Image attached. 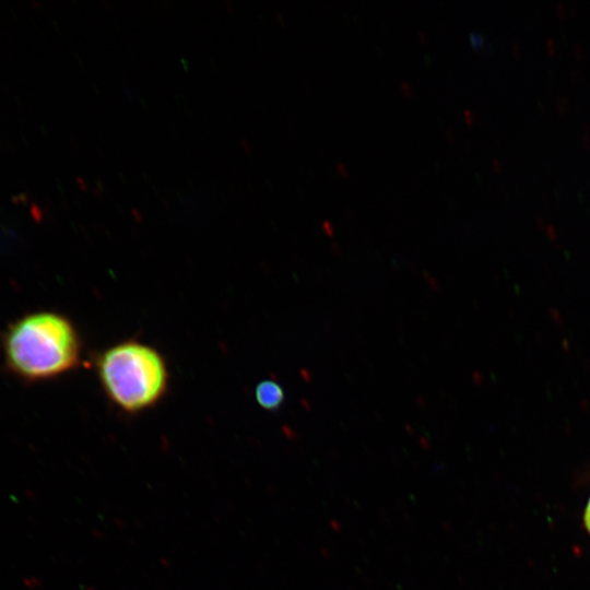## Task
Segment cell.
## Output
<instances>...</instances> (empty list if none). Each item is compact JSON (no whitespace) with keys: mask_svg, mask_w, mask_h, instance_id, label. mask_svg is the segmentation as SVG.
Returning <instances> with one entry per match:
<instances>
[{"mask_svg":"<svg viewBox=\"0 0 590 590\" xmlns=\"http://www.w3.org/2000/svg\"><path fill=\"white\" fill-rule=\"evenodd\" d=\"M585 523H586V527L590 533V499L588 502V505H587V508H586V512H585Z\"/></svg>","mask_w":590,"mask_h":590,"instance_id":"4","label":"cell"},{"mask_svg":"<svg viewBox=\"0 0 590 590\" xmlns=\"http://www.w3.org/2000/svg\"><path fill=\"white\" fill-rule=\"evenodd\" d=\"M96 371L109 401L127 413L152 408L168 387L167 365L161 353L135 340L103 351L96 359Z\"/></svg>","mask_w":590,"mask_h":590,"instance_id":"2","label":"cell"},{"mask_svg":"<svg viewBox=\"0 0 590 590\" xmlns=\"http://www.w3.org/2000/svg\"><path fill=\"white\" fill-rule=\"evenodd\" d=\"M3 351L7 365L15 375L42 380L73 369L80 362L81 342L67 317L40 311L10 326Z\"/></svg>","mask_w":590,"mask_h":590,"instance_id":"1","label":"cell"},{"mask_svg":"<svg viewBox=\"0 0 590 590\" xmlns=\"http://www.w3.org/2000/svg\"><path fill=\"white\" fill-rule=\"evenodd\" d=\"M255 397L262 409L276 411L284 402V390L273 380H263L256 386Z\"/></svg>","mask_w":590,"mask_h":590,"instance_id":"3","label":"cell"}]
</instances>
